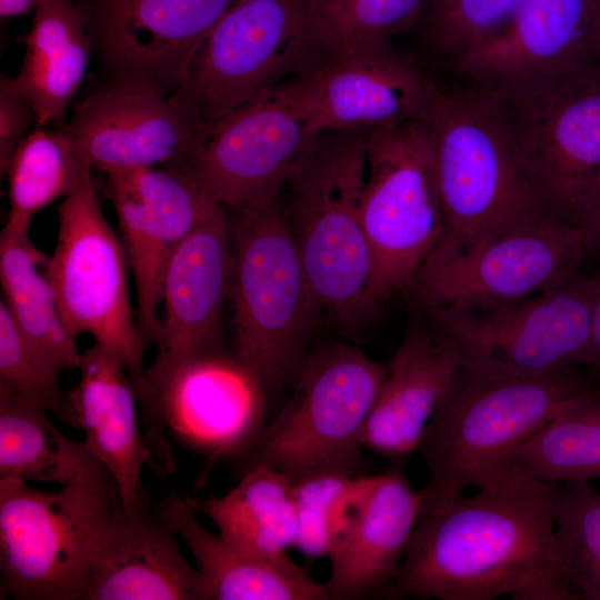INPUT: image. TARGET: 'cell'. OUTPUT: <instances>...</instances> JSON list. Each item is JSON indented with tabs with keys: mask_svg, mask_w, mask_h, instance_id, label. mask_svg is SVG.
I'll list each match as a JSON object with an SVG mask.
<instances>
[{
	"mask_svg": "<svg viewBox=\"0 0 600 600\" xmlns=\"http://www.w3.org/2000/svg\"><path fill=\"white\" fill-rule=\"evenodd\" d=\"M380 474L328 472L293 483L298 516L294 547L307 557H329L357 518Z\"/></svg>",
	"mask_w": 600,
	"mask_h": 600,
	"instance_id": "cell-33",
	"label": "cell"
},
{
	"mask_svg": "<svg viewBox=\"0 0 600 600\" xmlns=\"http://www.w3.org/2000/svg\"><path fill=\"white\" fill-rule=\"evenodd\" d=\"M599 62L589 0H524L501 31L452 63L471 83L496 89L558 80Z\"/></svg>",
	"mask_w": 600,
	"mask_h": 600,
	"instance_id": "cell-20",
	"label": "cell"
},
{
	"mask_svg": "<svg viewBox=\"0 0 600 600\" xmlns=\"http://www.w3.org/2000/svg\"><path fill=\"white\" fill-rule=\"evenodd\" d=\"M388 369L351 344L311 349L290 397L243 457L244 468L264 464L293 483L328 472L358 474L362 432Z\"/></svg>",
	"mask_w": 600,
	"mask_h": 600,
	"instance_id": "cell-6",
	"label": "cell"
},
{
	"mask_svg": "<svg viewBox=\"0 0 600 600\" xmlns=\"http://www.w3.org/2000/svg\"><path fill=\"white\" fill-rule=\"evenodd\" d=\"M366 133L318 134L283 189V208L321 316L349 334L359 331L379 307L361 210Z\"/></svg>",
	"mask_w": 600,
	"mask_h": 600,
	"instance_id": "cell-4",
	"label": "cell"
},
{
	"mask_svg": "<svg viewBox=\"0 0 600 600\" xmlns=\"http://www.w3.org/2000/svg\"><path fill=\"white\" fill-rule=\"evenodd\" d=\"M174 97L129 81L88 96L62 130L92 169L179 164L202 126Z\"/></svg>",
	"mask_w": 600,
	"mask_h": 600,
	"instance_id": "cell-18",
	"label": "cell"
},
{
	"mask_svg": "<svg viewBox=\"0 0 600 600\" xmlns=\"http://www.w3.org/2000/svg\"><path fill=\"white\" fill-rule=\"evenodd\" d=\"M488 89L543 212L576 226L581 197L600 168V62L553 81Z\"/></svg>",
	"mask_w": 600,
	"mask_h": 600,
	"instance_id": "cell-13",
	"label": "cell"
},
{
	"mask_svg": "<svg viewBox=\"0 0 600 600\" xmlns=\"http://www.w3.org/2000/svg\"><path fill=\"white\" fill-rule=\"evenodd\" d=\"M417 318L388 361L387 377L361 437L364 449L389 458L417 452L462 358L453 341L427 316L417 310Z\"/></svg>",
	"mask_w": 600,
	"mask_h": 600,
	"instance_id": "cell-23",
	"label": "cell"
},
{
	"mask_svg": "<svg viewBox=\"0 0 600 600\" xmlns=\"http://www.w3.org/2000/svg\"><path fill=\"white\" fill-rule=\"evenodd\" d=\"M49 257L30 234L0 233V281L3 301L19 331L59 374L78 369L81 353L67 330L44 268Z\"/></svg>",
	"mask_w": 600,
	"mask_h": 600,
	"instance_id": "cell-29",
	"label": "cell"
},
{
	"mask_svg": "<svg viewBox=\"0 0 600 600\" xmlns=\"http://www.w3.org/2000/svg\"><path fill=\"white\" fill-rule=\"evenodd\" d=\"M593 20V28L600 54V0H589Z\"/></svg>",
	"mask_w": 600,
	"mask_h": 600,
	"instance_id": "cell-42",
	"label": "cell"
},
{
	"mask_svg": "<svg viewBox=\"0 0 600 600\" xmlns=\"http://www.w3.org/2000/svg\"><path fill=\"white\" fill-rule=\"evenodd\" d=\"M431 82L391 43L330 57L304 76L311 128L368 131L417 119Z\"/></svg>",
	"mask_w": 600,
	"mask_h": 600,
	"instance_id": "cell-22",
	"label": "cell"
},
{
	"mask_svg": "<svg viewBox=\"0 0 600 600\" xmlns=\"http://www.w3.org/2000/svg\"><path fill=\"white\" fill-rule=\"evenodd\" d=\"M423 0H313L318 31L328 56L390 43L419 14Z\"/></svg>",
	"mask_w": 600,
	"mask_h": 600,
	"instance_id": "cell-35",
	"label": "cell"
},
{
	"mask_svg": "<svg viewBox=\"0 0 600 600\" xmlns=\"http://www.w3.org/2000/svg\"><path fill=\"white\" fill-rule=\"evenodd\" d=\"M421 514V497L399 469L379 480L351 527L328 557V599L378 594L394 577Z\"/></svg>",
	"mask_w": 600,
	"mask_h": 600,
	"instance_id": "cell-25",
	"label": "cell"
},
{
	"mask_svg": "<svg viewBox=\"0 0 600 600\" xmlns=\"http://www.w3.org/2000/svg\"><path fill=\"white\" fill-rule=\"evenodd\" d=\"M362 221L378 304L409 292L443 236L429 136L417 118L366 133Z\"/></svg>",
	"mask_w": 600,
	"mask_h": 600,
	"instance_id": "cell-11",
	"label": "cell"
},
{
	"mask_svg": "<svg viewBox=\"0 0 600 600\" xmlns=\"http://www.w3.org/2000/svg\"><path fill=\"white\" fill-rule=\"evenodd\" d=\"M47 409L0 391V479L56 486L69 483L100 461L64 436Z\"/></svg>",
	"mask_w": 600,
	"mask_h": 600,
	"instance_id": "cell-30",
	"label": "cell"
},
{
	"mask_svg": "<svg viewBox=\"0 0 600 600\" xmlns=\"http://www.w3.org/2000/svg\"><path fill=\"white\" fill-rule=\"evenodd\" d=\"M79 381L67 390V426L81 429L84 444L114 478L121 507L131 508L144 488L143 466L153 460L140 432L136 386L122 360L93 343L81 353Z\"/></svg>",
	"mask_w": 600,
	"mask_h": 600,
	"instance_id": "cell-24",
	"label": "cell"
},
{
	"mask_svg": "<svg viewBox=\"0 0 600 600\" xmlns=\"http://www.w3.org/2000/svg\"><path fill=\"white\" fill-rule=\"evenodd\" d=\"M37 121L32 104L9 84V78L0 80V172L7 173L11 157L24 138L30 124Z\"/></svg>",
	"mask_w": 600,
	"mask_h": 600,
	"instance_id": "cell-38",
	"label": "cell"
},
{
	"mask_svg": "<svg viewBox=\"0 0 600 600\" xmlns=\"http://www.w3.org/2000/svg\"><path fill=\"white\" fill-rule=\"evenodd\" d=\"M328 58L313 0H238L170 96L206 123L311 73Z\"/></svg>",
	"mask_w": 600,
	"mask_h": 600,
	"instance_id": "cell-8",
	"label": "cell"
},
{
	"mask_svg": "<svg viewBox=\"0 0 600 600\" xmlns=\"http://www.w3.org/2000/svg\"><path fill=\"white\" fill-rule=\"evenodd\" d=\"M418 119L430 139L443 218V236L427 261L550 219L523 173L490 89L471 83L447 90L431 82Z\"/></svg>",
	"mask_w": 600,
	"mask_h": 600,
	"instance_id": "cell-3",
	"label": "cell"
},
{
	"mask_svg": "<svg viewBox=\"0 0 600 600\" xmlns=\"http://www.w3.org/2000/svg\"><path fill=\"white\" fill-rule=\"evenodd\" d=\"M92 39L70 0H40L26 54L10 87L33 107L39 126L61 121L84 78Z\"/></svg>",
	"mask_w": 600,
	"mask_h": 600,
	"instance_id": "cell-27",
	"label": "cell"
},
{
	"mask_svg": "<svg viewBox=\"0 0 600 600\" xmlns=\"http://www.w3.org/2000/svg\"><path fill=\"white\" fill-rule=\"evenodd\" d=\"M554 527L567 583L579 599L600 600V493L590 481L559 483Z\"/></svg>",
	"mask_w": 600,
	"mask_h": 600,
	"instance_id": "cell-34",
	"label": "cell"
},
{
	"mask_svg": "<svg viewBox=\"0 0 600 600\" xmlns=\"http://www.w3.org/2000/svg\"><path fill=\"white\" fill-rule=\"evenodd\" d=\"M592 384L586 370L534 376L462 356L417 450L428 470L421 514L444 509L468 488L500 481L519 450Z\"/></svg>",
	"mask_w": 600,
	"mask_h": 600,
	"instance_id": "cell-2",
	"label": "cell"
},
{
	"mask_svg": "<svg viewBox=\"0 0 600 600\" xmlns=\"http://www.w3.org/2000/svg\"><path fill=\"white\" fill-rule=\"evenodd\" d=\"M226 214L232 251V352L271 396L293 384L321 311L282 197Z\"/></svg>",
	"mask_w": 600,
	"mask_h": 600,
	"instance_id": "cell-5",
	"label": "cell"
},
{
	"mask_svg": "<svg viewBox=\"0 0 600 600\" xmlns=\"http://www.w3.org/2000/svg\"><path fill=\"white\" fill-rule=\"evenodd\" d=\"M592 257L581 228L544 219L427 261L408 293L419 311L513 301L571 281Z\"/></svg>",
	"mask_w": 600,
	"mask_h": 600,
	"instance_id": "cell-15",
	"label": "cell"
},
{
	"mask_svg": "<svg viewBox=\"0 0 600 600\" xmlns=\"http://www.w3.org/2000/svg\"><path fill=\"white\" fill-rule=\"evenodd\" d=\"M317 137L303 76L203 123L176 166L226 212L246 210L281 197Z\"/></svg>",
	"mask_w": 600,
	"mask_h": 600,
	"instance_id": "cell-12",
	"label": "cell"
},
{
	"mask_svg": "<svg viewBox=\"0 0 600 600\" xmlns=\"http://www.w3.org/2000/svg\"><path fill=\"white\" fill-rule=\"evenodd\" d=\"M596 289L592 268L527 298L420 312L453 341L461 356L529 374L554 376L587 371Z\"/></svg>",
	"mask_w": 600,
	"mask_h": 600,
	"instance_id": "cell-14",
	"label": "cell"
},
{
	"mask_svg": "<svg viewBox=\"0 0 600 600\" xmlns=\"http://www.w3.org/2000/svg\"><path fill=\"white\" fill-rule=\"evenodd\" d=\"M574 224L588 236L592 260L600 257V168L597 170L578 206Z\"/></svg>",
	"mask_w": 600,
	"mask_h": 600,
	"instance_id": "cell-39",
	"label": "cell"
},
{
	"mask_svg": "<svg viewBox=\"0 0 600 600\" xmlns=\"http://www.w3.org/2000/svg\"><path fill=\"white\" fill-rule=\"evenodd\" d=\"M593 261H596L593 269L597 277V289L591 322V353L587 372L594 383L600 384V257Z\"/></svg>",
	"mask_w": 600,
	"mask_h": 600,
	"instance_id": "cell-40",
	"label": "cell"
},
{
	"mask_svg": "<svg viewBox=\"0 0 600 600\" xmlns=\"http://www.w3.org/2000/svg\"><path fill=\"white\" fill-rule=\"evenodd\" d=\"M57 373L17 328L0 301V391L43 407L67 426V390Z\"/></svg>",
	"mask_w": 600,
	"mask_h": 600,
	"instance_id": "cell-36",
	"label": "cell"
},
{
	"mask_svg": "<svg viewBox=\"0 0 600 600\" xmlns=\"http://www.w3.org/2000/svg\"><path fill=\"white\" fill-rule=\"evenodd\" d=\"M154 503L193 556L210 600H328L323 583L289 556L259 557L208 530L186 494L171 493Z\"/></svg>",
	"mask_w": 600,
	"mask_h": 600,
	"instance_id": "cell-26",
	"label": "cell"
},
{
	"mask_svg": "<svg viewBox=\"0 0 600 600\" xmlns=\"http://www.w3.org/2000/svg\"><path fill=\"white\" fill-rule=\"evenodd\" d=\"M56 247L44 271L63 323L73 338L89 334L118 356L137 390L146 386V348L131 306L127 254L109 224L87 166L57 208Z\"/></svg>",
	"mask_w": 600,
	"mask_h": 600,
	"instance_id": "cell-10",
	"label": "cell"
},
{
	"mask_svg": "<svg viewBox=\"0 0 600 600\" xmlns=\"http://www.w3.org/2000/svg\"><path fill=\"white\" fill-rule=\"evenodd\" d=\"M40 0H0L1 18L17 17L34 12Z\"/></svg>",
	"mask_w": 600,
	"mask_h": 600,
	"instance_id": "cell-41",
	"label": "cell"
},
{
	"mask_svg": "<svg viewBox=\"0 0 600 600\" xmlns=\"http://www.w3.org/2000/svg\"><path fill=\"white\" fill-rule=\"evenodd\" d=\"M120 506L117 482L101 461L58 490L0 479L2 592L19 600H80L94 542Z\"/></svg>",
	"mask_w": 600,
	"mask_h": 600,
	"instance_id": "cell-7",
	"label": "cell"
},
{
	"mask_svg": "<svg viewBox=\"0 0 600 600\" xmlns=\"http://www.w3.org/2000/svg\"><path fill=\"white\" fill-rule=\"evenodd\" d=\"M187 500L226 540L249 553L282 558L294 547L298 516L293 482L268 466L244 468L239 483L221 497L187 496Z\"/></svg>",
	"mask_w": 600,
	"mask_h": 600,
	"instance_id": "cell-28",
	"label": "cell"
},
{
	"mask_svg": "<svg viewBox=\"0 0 600 600\" xmlns=\"http://www.w3.org/2000/svg\"><path fill=\"white\" fill-rule=\"evenodd\" d=\"M231 272L229 222L224 209L214 203L173 250L164 268V311L146 380L187 357L228 348L223 320Z\"/></svg>",
	"mask_w": 600,
	"mask_h": 600,
	"instance_id": "cell-19",
	"label": "cell"
},
{
	"mask_svg": "<svg viewBox=\"0 0 600 600\" xmlns=\"http://www.w3.org/2000/svg\"><path fill=\"white\" fill-rule=\"evenodd\" d=\"M269 397L228 348L187 357L148 378L139 406L154 472L167 478L177 470L167 434L204 458L198 486L220 460L243 458L267 423Z\"/></svg>",
	"mask_w": 600,
	"mask_h": 600,
	"instance_id": "cell-9",
	"label": "cell"
},
{
	"mask_svg": "<svg viewBox=\"0 0 600 600\" xmlns=\"http://www.w3.org/2000/svg\"><path fill=\"white\" fill-rule=\"evenodd\" d=\"M524 0H430L428 34L452 62L501 31Z\"/></svg>",
	"mask_w": 600,
	"mask_h": 600,
	"instance_id": "cell-37",
	"label": "cell"
},
{
	"mask_svg": "<svg viewBox=\"0 0 600 600\" xmlns=\"http://www.w3.org/2000/svg\"><path fill=\"white\" fill-rule=\"evenodd\" d=\"M62 133L37 129L16 148L6 176L10 211L2 232L29 234L33 217L76 187L86 167Z\"/></svg>",
	"mask_w": 600,
	"mask_h": 600,
	"instance_id": "cell-32",
	"label": "cell"
},
{
	"mask_svg": "<svg viewBox=\"0 0 600 600\" xmlns=\"http://www.w3.org/2000/svg\"><path fill=\"white\" fill-rule=\"evenodd\" d=\"M514 462L557 483L600 478V384L568 400L518 452Z\"/></svg>",
	"mask_w": 600,
	"mask_h": 600,
	"instance_id": "cell-31",
	"label": "cell"
},
{
	"mask_svg": "<svg viewBox=\"0 0 600 600\" xmlns=\"http://www.w3.org/2000/svg\"><path fill=\"white\" fill-rule=\"evenodd\" d=\"M178 538L144 489L131 508L120 506L101 529L80 600H210Z\"/></svg>",
	"mask_w": 600,
	"mask_h": 600,
	"instance_id": "cell-21",
	"label": "cell"
},
{
	"mask_svg": "<svg viewBox=\"0 0 600 600\" xmlns=\"http://www.w3.org/2000/svg\"><path fill=\"white\" fill-rule=\"evenodd\" d=\"M559 483L514 462L496 484L420 514L387 598L577 600L556 537Z\"/></svg>",
	"mask_w": 600,
	"mask_h": 600,
	"instance_id": "cell-1",
	"label": "cell"
},
{
	"mask_svg": "<svg viewBox=\"0 0 600 600\" xmlns=\"http://www.w3.org/2000/svg\"><path fill=\"white\" fill-rule=\"evenodd\" d=\"M238 0H99L83 12L114 81L160 89L184 81L204 41Z\"/></svg>",
	"mask_w": 600,
	"mask_h": 600,
	"instance_id": "cell-17",
	"label": "cell"
},
{
	"mask_svg": "<svg viewBox=\"0 0 600 600\" xmlns=\"http://www.w3.org/2000/svg\"><path fill=\"white\" fill-rule=\"evenodd\" d=\"M104 174V193L113 204L134 279L138 328L144 346H156L167 262L217 202L176 164L117 168Z\"/></svg>",
	"mask_w": 600,
	"mask_h": 600,
	"instance_id": "cell-16",
	"label": "cell"
}]
</instances>
